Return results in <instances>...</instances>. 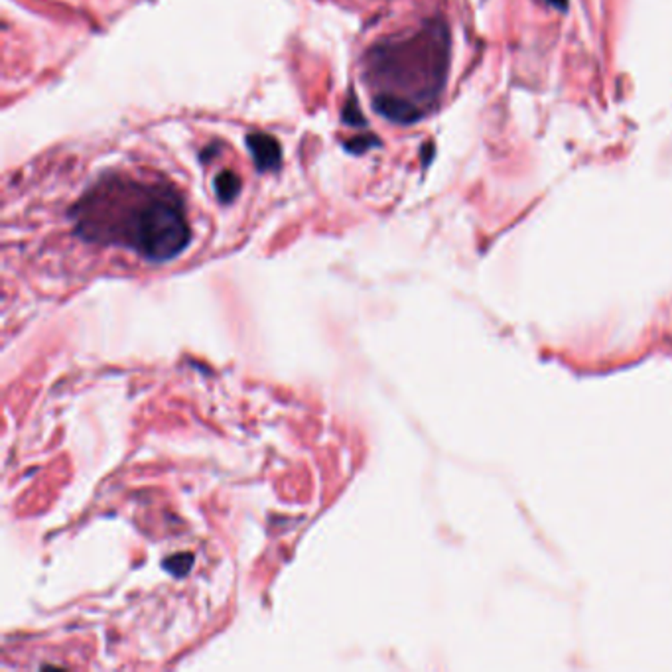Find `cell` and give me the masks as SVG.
<instances>
[{
    "label": "cell",
    "instance_id": "obj_1",
    "mask_svg": "<svg viewBox=\"0 0 672 672\" xmlns=\"http://www.w3.org/2000/svg\"><path fill=\"white\" fill-rule=\"evenodd\" d=\"M73 219L83 239L121 245L154 262L178 257L190 242L183 206L160 188L109 182L73 209Z\"/></svg>",
    "mask_w": 672,
    "mask_h": 672
},
{
    "label": "cell",
    "instance_id": "obj_2",
    "mask_svg": "<svg viewBox=\"0 0 672 672\" xmlns=\"http://www.w3.org/2000/svg\"><path fill=\"white\" fill-rule=\"evenodd\" d=\"M255 152L262 166H268L278 160V149L275 142H270L265 136H255Z\"/></svg>",
    "mask_w": 672,
    "mask_h": 672
},
{
    "label": "cell",
    "instance_id": "obj_3",
    "mask_svg": "<svg viewBox=\"0 0 672 672\" xmlns=\"http://www.w3.org/2000/svg\"><path fill=\"white\" fill-rule=\"evenodd\" d=\"M237 190H239V182L235 176H233V174H225V176L217 180V191L223 201H231L233 198H235Z\"/></svg>",
    "mask_w": 672,
    "mask_h": 672
},
{
    "label": "cell",
    "instance_id": "obj_4",
    "mask_svg": "<svg viewBox=\"0 0 672 672\" xmlns=\"http://www.w3.org/2000/svg\"><path fill=\"white\" fill-rule=\"evenodd\" d=\"M164 568L170 570L172 574H176V576H183L190 568H191V557L190 554H178V557L174 558H168L164 562Z\"/></svg>",
    "mask_w": 672,
    "mask_h": 672
}]
</instances>
